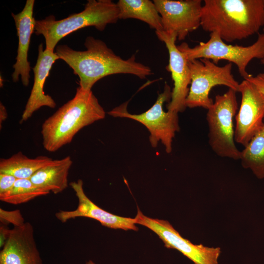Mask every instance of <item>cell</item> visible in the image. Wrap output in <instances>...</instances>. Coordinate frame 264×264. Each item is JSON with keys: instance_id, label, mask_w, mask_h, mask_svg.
I'll return each instance as SVG.
<instances>
[{"instance_id": "obj_1", "label": "cell", "mask_w": 264, "mask_h": 264, "mask_svg": "<svg viewBox=\"0 0 264 264\" xmlns=\"http://www.w3.org/2000/svg\"><path fill=\"white\" fill-rule=\"evenodd\" d=\"M84 45V51L75 50L66 44L59 45L55 52L79 77V87L84 90H91L96 82L110 75L130 74L145 79L152 74L150 67L136 61L135 55L123 59L101 40L88 36Z\"/></svg>"}, {"instance_id": "obj_2", "label": "cell", "mask_w": 264, "mask_h": 264, "mask_svg": "<svg viewBox=\"0 0 264 264\" xmlns=\"http://www.w3.org/2000/svg\"><path fill=\"white\" fill-rule=\"evenodd\" d=\"M201 26L230 43L259 32L264 25V0H204Z\"/></svg>"}, {"instance_id": "obj_3", "label": "cell", "mask_w": 264, "mask_h": 264, "mask_svg": "<svg viewBox=\"0 0 264 264\" xmlns=\"http://www.w3.org/2000/svg\"><path fill=\"white\" fill-rule=\"evenodd\" d=\"M105 117V111L92 91L79 87L74 97L43 123V146L48 152H56L70 143L82 128Z\"/></svg>"}, {"instance_id": "obj_4", "label": "cell", "mask_w": 264, "mask_h": 264, "mask_svg": "<svg viewBox=\"0 0 264 264\" xmlns=\"http://www.w3.org/2000/svg\"><path fill=\"white\" fill-rule=\"evenodd\" d=\"M119 19V9L111 0H88L81 12L71 14L60 20L50 15L41 20H36L34 33L42 35L45 48L53 50L58 42L72 32L88 26H94L99 31L105 30L108 24Z\"/></svg>"}, {"instance_id": "obj_5", "label": "cell", "mask_w": 264, "mask_h": 264, "mask_svg": "<svg viewBox=\"0 0 264 264\" xmlns=\"http://www.w3.org/2000/svg\"><path fill=\"white\" fill-rule=\"evenodd\" d=\"M236 91L229 88L223 94L217 95L207 109L208 143L219 156L240 160L241 151L235 143L233 119L238 110Z\"/></svg>"}, {"instance_id": "obj_6", "label": "cell", "mask_w": 264, "mask_h": 264, "mask_svg": "<svg viewBox=\"0 0 264 264\" xmlns=\"http://www.w3.org/2000/svg\"><path fill=\"white\" fill-rule=\"evenodd\" d=\"M186 59H207L217 65L221 60L235 64L241 76L244 79L251 75L246 70L253 59L264 58V33H259L256 41L252 44L243 46L226 44L217 32H212L207 42H200L194 47L186 43L177 45Z\"/></svg>"}, {"instance_id": "obj_7", "label": "cell", "mask_w": 264, "mask_h": 264, "mask_svg": "<svg viewBox=\"0 0 264 264\" xmlns=\"http://www.w3.org/2000/svg\"><path fill=\"white\" fill-rule=\"evenodd\" d=\"M170 87L165 83L164 90L159 94L154 104L148 110L139 114L130 113L127 104L116 107L108 113L115 117H125L136 120L144 125L149 130V140L153 147H156L160 141L165 146L166 152L172 151V143L176 133L179 131L178 113L163 110L165 102L171 98Z\"/></svg>"}, {"instance_id": "obj_8", "label": "cell", "mask_w": 264, "mask_h": 264, "mask_svg": "<svg viewBox=\"0 0 264 264\" xmlns=\"http://www.w3.org/2000/svg\"><path fill=\"white\" fill-rule=\"evenodd\" d=\"M188 65L191 83L186 99V107L208 109L213 103L209 93L216 86H224L239 92L240 83L232 73V63L220 66L210 60L203 58L189 61Z\"/></svg>"}, {"instance_id": "obj_9", "label": "cell", "mask_w": 264, "mask_h": 264, "mask_svg": "<svg viewBox=\"0 0 264 264\" xmlns=\"http://www.w3.org/2000/svg\"><path fill=\"white\" fill-rule=\"evenodd\" d=\"M135 219L136 224L154 232L164 242L165 247L178 250L194 264H219L221 253L220 247L193 244L183 238L168 221L149 218L143 215L138 207Z\"/></svg>"}, {"instance_id": "obj_10", "label": "cell", "mask_w": 264, "mask_h": 264, "mask_svg": "<svg viewBox=\"0 0 264 264\" xmlns=\"http://www.w3.org/2000/svg\"><path fill=\"white\" fill-rule=\"evenodd\" d=\"M242 99L235 116L234 139L246 146L264 124V94L252 83L244 79L240 84Z\"/></svg>"}, {"instance_id": "obj_11", "label": "cell", "mask_w": 264, "mask_h": 264, "mask_svg": "<svg viewBox=\"0 0 264 264\" xmlns=\"http://www.w3.org/2000/svg\"><path fill=\"white\" fill-rule=\"evenodd\" d=\"M161 18L163 31L184 40L201 26V0H154Z\"/></svg>"}, {"instance_id": "obj_12", "label": "cell", "mask_w": 264, "mask_h": 264, "mask_svg": "<svg viewBox=\"0 0 264 264\" xmlns=\"http://www.w3.org/2000/svg\"><path fill=\"white\" fill-rule=\"evenodd\" d=\"M158 39L163 42L169 52V64L166 69L171 73L174 81L170 102L167 105L168 110L177 113L187 108L186 99L191 83V72L188 61L176 44L177 36L163 31H155Z\"/></svg>"}, {"instance_id": "obj_13", "label": "cell", "mask_w": 264, "mask_h": 264, "mask_svg": "<svg viewBox=\"0 0 264 264\" xmlns=\"http://www.w3.org/2000/svg\"><path fill=\"white\" fill-rule=\"evenodd\" d=\"M70 186L73 190L78 199L77 208L74 210H60L55 214L56 218L63 223L78 217H85L95 220L105 227L111 229L138 231L135 218L117 216L102 209L93 202L86 195L83 189V182L81 179L71 182Z\"/></svg>"}, {"instance_id": "obj_14", "label": "cell", "mask_w": 264, "mask_h": 264, "mask_svg": "<svg viewBox=\"0 0 264 264\" xmlns=\"http://www.w3.org/2000/svg\"><path fill=\"white\" fill-rule=\"evenodd\" d=\"M0 264H43L29 222L11 229L10 237L0 252Z\"/></svg>"}, {"instance_id": "obj_15", "label": "cell", "mask_w": 264, "mask_h": 264, "mask_svg": "<svg viewBox=\"0 0 264 264\" xmlns=\"http://www.w3.org/2000/svg\"><path fill=\"white\" fill-rule=\"evenodd\" d=\"M34 0H27L22 10L18 14L12 13L18 37L16 62L13 67L12 80L17 82L21 76L22 85L28 86L30 78V66L28 52L32 34L34 32L36 20L33 17Z\"/></svg>"}, {"instance_id": "obj_16", "label": "cell", "mask_w": 264, "mask_h": 264, "mask_svg": "<svg viewBox=\"0 0 264 264\" xmlns=\"http://www.w3.org/2000/svg\"><path fill=\"white\" fill-rule=\"evenodd\" d=\"M58 59L59 56L53 50L46 49L44 50L43 44L39 45L37 62L32 68L34 75V83L22 115L21 124L27 121L42 107L46 106L52 109L55 108V102L50 95L45 94L44 86L53 64Z\"/></svg>"}, {"instance_id": "obj_17", "label": "cell", "mask_w": 264, "mask_h": 264, "mask_svg": "<svg viewBox=\"0 0 264 264\" xmlns=\"http://www.w3.org/2000/svg\"><path fill=\"white\" fill-rule=\"evenodd\" d=\"M72 164L70 156L52 162L38 170L29 179L39 188L57 194L68 186V176Z\"/></svg>"}, {"instance_id": "obj_18", "label": "cell", "mask_w": 264, "mask_h": 264, "mask_svg": "<svg viewBox=\"0 0 264 264\" xmlns=\"http://www.w3.org/2000/svg\"><path fill=\"white\" fill-rule=\"evenodd\" d=\"M119 19H135L147 23L155 31H163L161 16L154 2L149 0H119Z\"/></svg>"}, {"instance_id": "obj_19", "label": "cell", "mask_w": 264, "mask_h": 264, "mask_svg": "<svg viewBox=\"0 0 264 264\" xmlns=\"http://www.w3.org/2000/svg\"><path fill=\"white\" fill-rule=\"evenodd\" d=\"M52 161L46 156L30 158L19 152L9 158L0 159V173L12 175L17 179H30L38 170Z\"/></svg>"}, {"instance_id": "obj_20", "label": "cell", "mask_w": 264, "mask_h": 264, "mask_svg": "<svg viewBox=\"0 0 264 264\" xmlns=\"http://www.w3.org/2000/svg\"><path fill=\"white\" fill-rule=\"evenodd\" d=\"M240 160L244 168L250 169L258 178H264V124L241 151Z\"/></svg>"}, {"instance_id": "obj_21", "label": "cell", "mask_w": 264, "mask_h": 264, "mask_svg": "<svg viewBox=\"0 0 264 264\" xmlns=\"http://www.w3.org/2000/svg\"><path fill=\"white\" fill-rule=\"evenodd\" d=\"M49 193V192L35 185L29 179H17L10 191L0 198V200L17 205L26 203L36 198Z\"/></svg>"}, {"instance_id": "obj_22", "label": "cell", "mask_w": 264, "mask_h": 264, "mask_svg": "<svg viewBox=\"0 0 264 264\" xmlns=\"http://www.w3.org/2000/svg\"><path fill=\"white\" fill-rule=\"evenodd\" d=\"M0 221L2 224H11L14 227L22 226L25 222L20 210L8 211L1 208H0Z\"/></svg>"}, {"instance_id": "obj_23", "label": "cell", "mask_w": 264, "mask_h": 264, "mask_svg": "<svg viewBox=\"0 0 264 264\" xmlns=\"http://www.w3.org/2000/svg\"><path fill=\"white\" fill-rule=\"evenodd\" d=\"M17 179L12 175L0 173V198L10 191Z\"/></svg>"}, {"instance_id": "obj_24", "label": "cell", "mask_w": 264, "mask_h": 264, "mask_svg": "<svg viewBox=\"0 0 264 264\" xmlns=\"http://www.w3.org/2000/svg\"><path fill=\"white\" fill-rule=\"evenodd\" d=\"M245 80L254 84L264 94V69L257 75L254 76L251 75Z\"/></svg>"}, {"instance_id": "obj_25", "label": "cell", "mask_w": 264, "mask_h": 264, "mask_svg": "<svg viewBox=\"0 0 264 264\" xmlns=\"http://www.w3.org/2000/svg\"><path fill=\"white\" fill-rule=\"evenodd\" d=\"M11 229H9L7 225H0V247H3L8 240Z\"/></svg>"}, {"instance_id": "obj_26", "label": "cell", "mask_w": 264, "mask_h": 264, "mask_svg": "<svg viewBox=\"0 0 264 264\" xmlns=\"http://www.w3.org/2000/svg\"><path fill=\"white\" fill-rule=\"evenodd\" d=\"M7 112L6 109L1 102L0 103V127L1 128V124L7 118Z\"/></svg>"}, {"instance_id": "obj_27", "label": "cell", "mask_w": 264, "mask_h": 264, "mask_svg": "<svg viewBox=\"0 0 264 264\" xmlns=\"http://www.w3.org/2000/svg\"><path fill=\"white\" fill-rule=\"evenodd\" d=\"M3 80L1 76H0V88L3 87Z\"/></svg>"}, {"instance_id": "obj_28", "label": "cell", "mask_w": 264, "mask_h": 264, "mask_svg": "<svg viewBox=\"0 0 264 264\" xmlns=\"http://www.w3.org/2000/svg\"><path fill=\"white\" fill-rule=\"evenodd\" d=\"M86 264H95L94 262H93L91 260H89L88 262H86Z\"/></svg>"}, {"instance_id": "obj_29", "label": "cell", "mask_w": 264, "mask_h": 264, "mask_svg": "<svg viewBox=\"0 0 264 264\" xmlns=\"http://www.w3.org/2000/svg\"><path fill=\"white\" fill-rule=\"evenodd\" d=\"M260 62L262 65H264V58L263 59H261L260 60Z\"/></svg>"}, {"instance_id": "obj_30", "label": "cell", "mask_w": 264, "mask_h": 264, "mask_svg": "<svg viewBox=\"0 0 264 264\" xmlns=\"http://www.w3.org/2000/svg\"></svg>"}]
</instances>
